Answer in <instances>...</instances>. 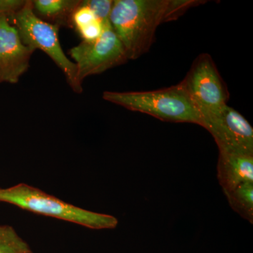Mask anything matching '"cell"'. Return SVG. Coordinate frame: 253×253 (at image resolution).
I'll return each instance as SVG.
<instances>
[{
  "label": "cell",
  "instance_id": "1",
  "mask_svg": "<svg viewBox=\"0 0 253 253\" xmlns=\"http://www.w3.org/2000/svg\"><path fill=\"white\" fill-rule=\"evenodd\" d=\"M199 0H116L109 22L124 48L128 59L146 53L161 23L174 21Z\"/></svg>",
  "mask_w": 253,
  "mask_h": 253
},
{
  "label": "cell",
  "instance_id": "2",
  "mask_svg": "<svg viewBox=\"0 0 253 253\" xmlns=\"http://www.w3.org/2000/svg\"><path fill=\"white\" fill-rule=\"evenodd\" d=\"M0 202L96 230L115 229L118 224V219L114 216L92 212L68 204L38 188L23 183L0 189Z\"/></svg>",
  "mask_w": 253,
  "mask_h": 253
},
{
  "label": "cell",
  "instance_id": "3",
  "mask_svg": "<svg viewBox=\"0 0 253 253\" xmlns=\"http://www.w3.org/2000/svg\"><path fill=\"white\" fill-rule=\"evenodd\" d=\"M106 101L167 122L202 123V116L180 84L148 91H104Z\"/></svg>",
  "mask_w": 253,
  "mask_h": 253
},
{
  "label": "cell",
  "instance_id": "4",
  "mask_svg": "<svg viewBox=\"0 0 253 253\" xmlns=\"http://www.w3.org/2000/svg\"><path fill=\"white\" fill-rule=\"evenodd\" d=\"M9 23L17 30L23 44L33 51L41 49L51 58L64 73L73 90L82 93L83 87L78 79L76 63L68 59L63 51L59 38V26L46 22L38 17L33 9L32 1L8 18Z\"/></svg>",
  "mask_w": 253,
  "mask_h": 253
},
{
  "label": "cell",
  "instance_id": "5",
  "mask_svg": "<svg viewBox=\"0 0 253 253\" xmlns=\"http://www.w3.org/2000/svg\"><path fill=\"white\" fill-rule=\"evenodd\" d=\"M201 116L217 112L227 105L229 92L211 56L200 55L179 83Z\"/></svg>",
  "mask_w": 253,
  "mask_h": 253
},
{
  "label": "cell",
  "instance_id": "6",
  "mask_svg": "<svg viewBox=\"0 0 253 253\" xmlns=\"http://www.w3.org/2000/svg\"><path fill=\"white\" fill-rule=\"evenodd\" d=\"M77 67L80 83L86 77L100 74L127 61L124 48L111 24L105 25L101 36L94 41H83L69 51Z\"/></svg>",
  "mask_w": 253,
  "mask_h": 253
},
{
  "label": "cell",
  "instance_id": "7",
  "mask_svg": "<svg viewBox=\"0 0 253 253\" xmlns=\"http://www.w3.org/2000/svg\"><path fill=\"white\" fill-rule=\"evenodd\" d=\"M201 126L212 134L219 151L253 155L252 126L228 105L217 112L202 116Z\"/></svg>",
  "mask_w": 253,
  "mask_h": 253
},
{
  "label": "cell",
  "instance_id": "8",
  "mask_svg": "<svg viewBox=\"0 0 253 253\" xmlns=\"http://www.w3.org/2000/svg\"><path fill=\"white\" fill-rule=\"evenodd\" d=\"M33 52L8 18L0 17V83H17L28 71Z\"/></svg>",
  "mask_w": 253,
  "mask_h": 253
},
{
  "label": "cell",
  "instance_id": "9",
  "mask_svg": "<svg viewBox=\"0 0 253 253\" xmlns=\"http://www.w3.org/2000/svg\"><path fill=\"white\" fill-rule=\"evenodd\" d=\"M217 178L224 193L253 182V155L219 151Z\"/></svg>",
  "mask_w": 253,
  "mask_h": 253
},
{
  "label": "cell",
  "instance_id": "10",
  "mask_svg": "<svg viewBox=\"0 0 253 253\" xmlns=\"http://www.w3.org/2000/svg\"><path fill=\"white\" fill-rule=\"evenodd\" d=\"M80 0H34L33 9L39 18H44L60 26H73L72 16L81 4Z\"/></svg>",
  "mask_w": 253,
  "mask_h": 253
},
{
  "label": "cell",
  "instance_id": "11",
  "mask_svg": "<svg viewBox=\"0 0 253 253\" xmlns=\"http://www.w3.org/2000/svg\"><path fill=\"white\" fill-rule=\"evenodd\" d=\"M231 208L251 224L253 223V182L241 184L224 193Z\"/></svg>",
  "mask_w": 253,
  "mask_h": 253
},
{
  "label": "cell",
  "instance_id": "12",
  "mask_svg": "<svg viewBox=\"0 0 253 253\" xmlns=\"http://www.w3.org/2000/svg\"><path fill=\"white\" fill-rule=\"evenodd\" d=\"M0 253H33L11 226L0 225Z\"/></svg>",
  "mask_w": 253,
  "mask_h": 253
},
{
  "label": "cell",
  "instance_id": "13",
  "mask_svg": "<svg viewBox=\"0 0 253 253\" xmlns=\"http://www.w3.org/2000/svg\"><path fill=\"white\" fill-rule=\"evenodd\" d=\"M82 4L89 8L104 26L110 23V14L113 4L112 0H85L82 1Z\"/></svg>",
  "mask_w": 253,
  "mask_h": 253
},
{
  "label": "cell",
  "instance_id": "14",
  "mask_svg": "<svg viewBox=\"0 0 253 253\" xmlns=\"http://www.w3.org/2000/svg\"><path fill=\"white\" fill-rule=\"evenodd\" d=\"M98 20L94 13L83 4L75 10L72 16V24L78 31Z\"/></svg>",
  "mask_w": 253,
  "mask_h": 253
},
{
  "label": "cell",
  "instance_id": "15",
  "mask_svg": "<svg viewBox=\"0 0 253 253\" xmlns=\"http://www.w3.org/2000/svg\"><path fill=\"white\" fill-rule=\"evenodd\" d=\"M104 29V25L99 20H96L78 32L83 41L91 42L97 40L102 34Z\"/></svg>",
  "mask_w": 253,
  "mask_h": 253
},
{
  "label": "cell",
  "instance_id": "16",
  "mask_svg": "<svg viewBox=\"0 0 253 253\" xmlns=\"http://www.w3.org/2000/svg\"><path fill=\"white\" fill-rule=\"evenodd\" d=\"M26 0H0V17L9 18L19 11Z\"/></svg>",
  "mask_w": 253,
  "mask_h": 253
}]
</instances>
